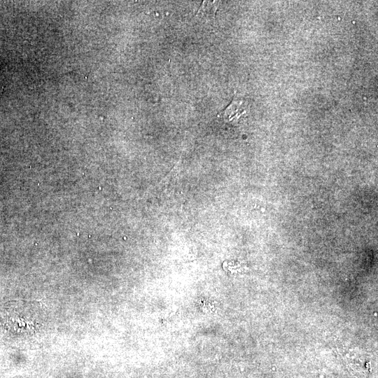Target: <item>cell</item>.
Returning a JSON list of instances; mask_svg holds the SVG:
<instances>
[{"label": "cell", "instance_id": "6da1fadb", "mask_svg": "<svg viewBox=\"0 0 378 378\" xmlns=\"http://www.w3.org/2000/svg\"><path fill=\"white\" fill-rule=\"evenodd\" d=\"M51 321L35 301H10L0 307V342L15 347H36L48 338Z\"/></svg>", "mask_w": 378, "mask_h": 378}, {"label": "cell", "instance_id": "7a4b0ae2", "mask_svg": "<svg viewBox=\"0 0 378 378\" xmlns=\"http://www.w3.org/2000/svg\"><path fill=\"white\" fill-rule=\"evenodd\" d=\"M216 10V1H203L196 15H214Z\"/></svg>", "mask_w": 378, "mask_h": 378}]
</instances>
